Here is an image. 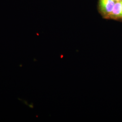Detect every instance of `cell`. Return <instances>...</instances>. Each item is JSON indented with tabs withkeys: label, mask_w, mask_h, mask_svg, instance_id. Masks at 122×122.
I'll use <instances>...</instances> for the list:
<instances>
[{
	"label": "cell",
	"mask_w": 122,
	"mask_h": 122,
	"mask_svg": "<svg viewBox=\"0 0 122 122\" xmlns=\"http://www.w3.org/2000/svg\"><path fill=\"white\" fill-rule=\"evenodd\" d=\"M116 2H118V1H122V0H114Z\"/></svg>",
	"instance_id": "3"
},
{
	"label": "cell",
	"mask_w": 122,
	"mask_h": 122,
	"mask_svg": "<svg viewBox=\"0 0 122 122\" xmlns=\"http://www.w3.org/2000/svg\"><path fill=\"white\" fill-rule=\"evenodd\" d=\"M109 20H122V1L116 2L112 12L111 14Z\"/></svg>",
	"instance_id": "2"
},
{
	"label": "cell",
	"mask_w": 122,
	"mask_h": 122,
	"mask_svg": "<svg viewBox=\"0 0 122 122\" xmlns=\"http://www.w3.org/2000/svg\"><path fill=\"white\" fill-rule=\"evenodd\" d=\"M116 2L114 0H99L98 11L102 17L109 19Z\"/></svg>",
	"instance_id": "1"
}]
</instances>
